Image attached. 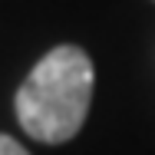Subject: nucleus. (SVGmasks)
I'll list each match as a JSON object with an SVG mask.
<instances>
[{
	"mask_svg": "<svg viewBox=\"0 0 155 155\" xmlns=\"http://www.w3.org/2000/svg\"><path fill=\"white\" fill-rule=\"evenodd\" d=\"M93 83V60L79 46H53L17 89L13 106L23 132L46 145L69 142L86 122Z\"/></svg>",
	"mask_w": 155,
	"mask_h": 155,
	"instance_id": "1",
	"label": "nucleus"
},
{
	"mask_svg": "<svg viewBox=\"0 0 155 155\" xmlns=\"http://www.w3.org/2000/svg\"><path fill=\"white\" fill-rule=\"evenodd\" d=\"M0 155H30L17 139H10V135H0Z\"/></svg>",
	"mask_w": 155,
	"mask_h": 155,
	"instance_id": "2",
	"label": "nucleus"
}]
</instances>
